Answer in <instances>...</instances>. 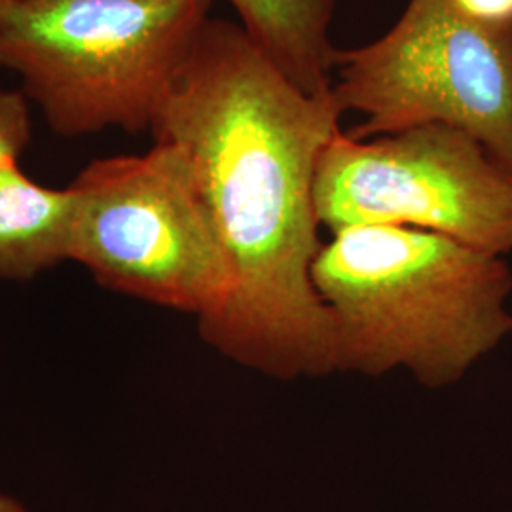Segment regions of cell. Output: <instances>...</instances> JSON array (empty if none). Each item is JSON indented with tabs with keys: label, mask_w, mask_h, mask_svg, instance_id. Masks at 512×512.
<instances>
[{
	"label": "cell",
	"mask_w": 512,
	"mask_h": 512,
	"mask_svg": "<svg viewBox=\"0 0 512 512\" xmlns=\"http://www.w3.org/2000/svg\"><path fill=\"white\" fill-rule=\"evenodd\" d=\"M215 0H8L0 69L61 137L150 129Z\"/></svg>",
	"instance_id": "3957f363"
},
{
	"label": "cell",
	"mask_w": 512,
	"mask_h": 512,
	"mask_svg": "<svg viewBox=\"0 0 512 512\" xmlns=\"http://www.w3.org/2000/svg\"><path fill=\"white\" fill-rule=\"evenodd\" d=\"M74 194L71 260L118 293L198 317L219 315L232 266L192 160L154 141L86 165Z\"/></svg>",
	"instance_id": "277c9868"
},
{
	"label": "cell",
	"mask_w": 512,
	"mask_h": 512,
	"mask_svg": "<svg viewBox=\"0 0 512 512\" xmlns=\"http://www.w3.org/2000/svg\"><path fill=\"white\" fill-rule=\"evenodd\" d=\"M249 37L311 95L332 88L330 23L336 0H230Z\"/></svg>",
	"instance_id": "ba28073f"
},
{
	"label": "cell",
	"mask_w": 512,
	"mask_h": 512,
	"mask_svg": "<svg viewBox=\"0 0 512 512\" xmlns=\"http://www.w3.org/2000/svg\"><path fill=\"white\" fill-rule=\"evenodd\" d=\"M74 194L35 183L19 165L0 175V279H31L71 260Z\"/></svg>",
	"instance_id": "52a82bcc"
},
{
	"label": "cell",
	"mask_w": 512,
	"mask_h": 512,
	"mask_svg": "<svg viewBox=\"0 0 512 512\" xmlns=\"http://www.w3.org/2000/svg\"><path fill=\"white\" fill-rule=\"evenodd\" d=\"M340 118L332 93L300 90L241 25L209 18L150 126L192 160L232 266L203 340L283 382L336 372L311 266L317 169Z\"/></svg>",
	"instance_id": "6da1fadb"
},
{
	"label": "cell",
	"mask_w": 512,
	"mask_h": 512,
	"mask_svg": "<svg viewBox=\"0 0 512 512\" xmlns=\"http://www.w3.org/2000/svg\"><path fill=\"white\" fill-rule=\"evenodd\" d=\"M0 512H29L14 495L0 494Z\"/></svg>",
	"instance_id": "8fae6325"
},
{
	"label": "cell",
	"mask_w": 512,
	"mask_h": 512,
	"mask_svg": "<svg viewBox=\"0 0 512 512\" xmlns=\"http://www.w3.org/2000/svg\"><path fill=\"white\" fill-rule=\"evenodd\" d=\"M461 16L497 31H512V0H448Z\"/></svg>",
	"instance_id": "30bf717a"
},
{
	"label": "cell",
	"mask_w": 512,
	"mask_h": 512,
	"mask_svg": "<svg viewBox=\"0 0 512 512\" xmlns=\"http://www.w3.org/2000/svg\"><path fill=\"white\" fill-rule=\"evenodd\" d=\"M332 99L372 139L444 124L475 137L512 173V31L461 16L448 0H408L384 37L334 50Z\"/></svg>",
	"instance_id": "5b68a950"
},
{
	"label": "cell",
	"mask_w": 512,
	"mask_h": 512,
	"mask_svg": "<svg viewBox=\"0 0 512 512\" xmlns=\"http://www.w3.org/2000/svg\"><path fill=\"white\" fill-rule=\"evenodd\" d=\"M329 313L336 370H404L439 389L512 334V270L505 256L404 226L332 232L311 266Z\"/></svg>",
	"instance_id": "7a4b0ae2"
},
{
	"label": "cell",
	"mask_w": 512,
	"mask_h": 512,
	"mask_svg": "<svg viewBox=\"0 0 512 512\" xmlns=\"http://www.w3.org/2000/svg\"><path fill=\"white\" fill-rule=\"evenodd\" d=\"M33 139L29 99L18 90L0 88V175L19 165Z\"/></svg>",
	"instance_id": "9c48e42d"
},
{
	"label": "cell",
	"mask_w": 512,
	"mask_h": 512,
	"mask_svg": "<svg viewBox=\"0 0 512 512\" xmlns=\"http://www.w3.org/2000/svg\"><path fill=\"white\" fill-rule=\"evenodd\" d=\"M315 207L330 232L387 224L512 253L511 171L475 137L444 124L372 139L338 129L319 162Z\"/></svg>",
	"instance_id": "8992f818"
},
{
	"label": "cell",
	"mask_w": 512,
	"mask_h": 512,
	"mask_svg": "<svg viewBox=\"0 0 512 512\" xmlns=\"http://www.w3.org/2000/svg\"><path fill=\"white\" fill-rule=\"evenodd\" d=\"M6 2H8V0H0V12H2V10H4V6H6Z\"/></svg>",
	"instance_id": "7c38bea8"
}]
</instances>
